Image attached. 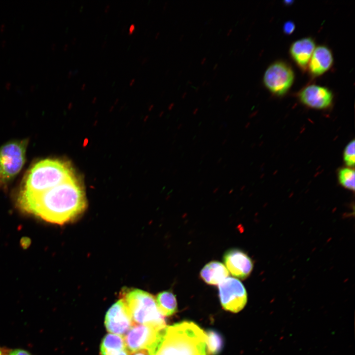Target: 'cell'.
<instances>
[{"mask_svg": "<svg viewBox=\"0 0 355 355\" xmlns=\"http://www.w3.org/2000/svg\"><path fill=\"white\" fill-rule=\"evenodd\" d=\"M18 203L24 211L58 224L74 220L87 206L84 190L75 176L40 193L20 192Z\"/></svg>", "mask_w": 355, "mask_h": 355, "instance_id": "1", "label": "cell"}, {"mask_svg": "<svg viewBox=\"0 0 355 355\" xmlns=\"http://www.w3.org/2000/svg\"><path fill=\"white\" fill-rule=\"evenodd\" d=\"M207 340L199 326L184 321L161 329L147 351L149 355H207Z\"/></svg>", "mask_w": 355, "mask_h": 355, "instance_id": "2", "label": "cell"}, {"mask_svg": "<svg viewBox=\"0 0 355 355\" xmlns=\"http://www.w3.org/2000/svg\"><path fill=\"white\" fill-rule=\"evenodd\" d=\"M74 176L73 170L69 162L55 159L42 160L30 169L20 192L40 193Z\"/></svg>", "mask_w": 355, "mask_h": 355, "instance_id": "3", "label": "cell"}, {"mask_svg": "<svg viewBox=\"0 0 355 355\" xmlns=\"http://www.w3.org/2000/svg\"><path fill=\"white\" fill-rule=\"evenodd\" d=\"M134 324H148L160 328L166 321L158 310L155 297L150 293L135 288H125L120 293Z\"/></svg>", "mask_w": 355, "mask_h": 355, "instance_id": "4", "label": "cell"}, {"mask_svg": "<svg viewBox=\"0 0 355 355\" xmlns=\"http://www.w3.org/2000/svg\"><path fill=\"white\" fill-rule=\"evenodd\" d=\"M27 140L14 141L0 148V177L4 180L14 177L22 169L26 159Z\"/></svg>", "mask_w": 355, "mask_h": 355, "instance_id": "5", "label": "cell"}, {"mask_svg": "<svg viewBox=\"0 0 355 355\" xmlns=\"http://www.w3.org/2000/svg\"><path fill=\"white\" fill-rule=\"evenodd\" d=\"M294 78L291 68L284 62L277 61L271 64L265 71L263 82L272 94L282 96L290 89Z\"/></svg>", "mask_w": 355, "mask_h": 355, "instance_id": "6", "label": "cell"}, {"mask_svg": "<svg viewBox=\"0 0 355 355\" xmlns=\"http://www.w3.org/2000/svg\"><path fill=\"white\" fill-rule=\"evenodd\" d=\"M219 297L223 308L237 313L247 304V293L242 283L235 278L227 277L218 284Z\"/></svg>", "mask_w": 355, "mask_h": 355, "instance_id": "7", "label": "cell"}, {"mask_svg": "<svg viewBox=\"0 0 355 355\" xmlns=\"http://www.w3.org/2000/svg\"><path fill=\"white\" fill-rule=\"evenodd\" d=\"M162 328L148 324L133 325L124 337L126 348L130 354L142 350L147 351Z\"/></svg>", "mask_w": 355, "mask_h": 355, "instance_id": "8", "label": "cell"}, {"mask_svg": "<svg viewBox=\"0 0 355 355\" xmlns=\"http://www.w3.org/2000/svg\"><path fill=\"white\" fill-rule=\"evenodd\" d=\"M105 324L110 333L122 336L134 325L132 319L121 300L113 304L106 312Z\"/></svg>", "mask_w": 355, "mask_h": 355, "instance_id": "9", "label": "cell"}, {"mask_svg": "<svg viewBox=\"0 0 355 355\" xmlns=\"http://www.w3.org/2000/svg\"><path fill=\"white\" fill-rule=\"evenodd\" d=\"M223 261L228 272L232 276L242 280L248 277L253 269L251 259L239 249L232 248L227 250L223 255Z\"/></svg>", "mask_w": 355, "mask_h": 355, "instance_id": "10", "label": "cell"}, {"mask_svg": "<svg viewBox=\"0 0 355 355\" xmlns=\"http://www.w3.org/2000/svg\"><path fill=\"white\" fill-rule=\"evenodd\" d=\"M300 102L304 105L315 109H322L330 106L333 94L327 88L311 84L303 88L298 94Z\"/></svg>", "mask_w": 355, "mask_h": 355, "instance_id": "11", "label": "cell"}, {"mask_svg": "<svg viewBox=\"0 0 355 355\" xmlns=\"http://www.w3.org/2000/svg\"><path fill=\"white\" fill-rule=\"evenodd\" d=\"M333 61L331 50L325 46L320 45L315 48L308 68L312 75H321L331 67Z\"/></svg>", "mask_w": 355, "mask_h": 355, "instance_id": "12", "label": "cell"}, {"mask_svg": "<svg viewBox=\"0 0 355 355\" xmlns=\"http://www.w3.org/2000/svg\"><path fill=\"white\" fill-rule=\"evenodd\" d=\"M315 43L311 37H305L294 41L290 47L291 58L302 70L307 67L315 49Z\"/></svg>", "mask_w": 355, "mask_h": 355, "instance_id": "13", "label": "cell"}, {"mask_svg": "<svg viewBox=\"0 0 355 355\" xmlns=\"http://www.w3.org/2000/svg\"><path fill=\"white\" fill-rule=\"evenodd\" d=\"M229 272L222 263L212 261L201 270L200 275L202 280L211 285H218L228 277Z\"/></svg>", "mask_w": 355, "mask_h": 355, "instance_id": "14", "label": "cell"}, {"mask_svg": "<svg viewBox=\"0 0 355 355\" xmlns=\"http://www.w3.org/2000/svg\"><path fill=\"white\" fill-rule=\"evenodd\" d=\"M101 355H130L124 337L109 333L103 339L100 346Z\"/></svg>", "mask_w": 355, "mask_h": 355, "instance_id": "15", "label": "cell"}, {"mask_svg": "<svg viewBox=\"0 0 355 355\" xmlns=\"http://www.w3.org/2000/svg\"><path fill=\"white\" fill-rule=\"evenodd\" d=\"M157 308L163 316H170L177 311V302L175 295L170 291L159 293L155 298Z\"/></svg>", "mask_w": 355, "mask_h": 355, "instance_id": "16", "label": "cell"}, {"mask_svg": "<svg viewBox=\"0 0 355 355\" xmlns=\"http://www.w3.org/2000/svg\"><path fill=\"white\" fill-rule=\"evenodd\" d=\"M207 337V349L210 355H216L223 347V340L216 332L209 331L206 333Z\"/></svg>", "mask_w": 355, "mask_h": 355, "instance_id": "17", "label": "cell"}, {"mask_svg": "<svg viewBox=\"0 0 355 355\" xmlns=\"http://www.w3.org/2000/svg\"><path fill=\"white\" fill-rule=\"evenodd\" d=\"M355 175V171L351 168L346 167L341 169L338 174L339 183L345 188L354 191Z\"/></svg>", "mask_w": 355, "mask_h": 355, "instance_id": "18", "label": "cell"}, {"mask_svg": "<svg viewBox=\"0 0 355 355\" xmlns=\"http://www.w3.org/2000/svg\"><path fill=\"white\" fill-rule=\"evenodd\" d=\"M355 140L351 141L345 147L343 152V160L350 168L353 167L355 163Z\"/></svg>", "mask_w": 355, "mask_h": 355, "instance_id": "19", "label": "cell"}, {"mask_svg": "<svg viewBox=\"0 0 355 355\" xmlns=\"http://www.w3.org/2000/svg\"><path fill=\"white\" fill-rule=\"evenodd\" d=\"M295 28L294 23L291 21L286 22L283 26L284 32L287 35L291 34L294 31Z\"/></svg>", "mask_w": 355, "mask_h": 355, "instance_id": "20", "label": "cell"}, {"mask_svg": "<svg viewBox=\"0 0 355 355\" xmlns=\"http://www.w3.org/2000/svg\"><path fill=\"white\" fill-rule=\"evenodd\" d=\"M7 355H31V354L26 350L15 349L8 351Z\"/></svg>", "mask_w": 355, "mask_h": 355, "instance_id": "21", "label": "cell"}, {"mask_svg": "<svg viewBox=\"0 0 355 355\" xmlns=\"http://www.w3.org/2000/svg\"><path fill=\"white\" fill-rule=\"evenodd\" d=\"M130 355H149V354L147 350H142L132 353Z\"/></svg>", "mask_w": 355, "mask_h": 355, "instance_id": "22", "label": "cell"}, {"mask_svg": "<svg viewBox=\"0 0 355 355\" xmlns=\"http://www.w3.org/2000/svg\"><path fill=\"white\" fill-rule=\"evenodd\" d=\"M135 29V25L134 24H132L129 29V34H131Z\"/></svg>", "mask_w": 355, "mask_h": 355, "instance_id": "23", "label": "cell"}, {"mask_svg": "<svg viewBox=\"0 0 355 355\" xmlns=\"http://www.w3.org/2000/svg\"><path fill=\"white\" fill-rule=\"evenodd\" d=\"M8 351L4 350V349L0 347V355H7Z\"/></svg>", "mask_w": 355, "mask_h": 355, "instance_id": "24", "label": "cell"}, {"mask_svg": "<svg viewBox=\"0 0 355 355\" xmlns=\"http://www.w3.org/2000/svg\"><path fill=\"white\" fill-rule=\"evenodd\" d=\"M148 59H149V57H146L144 58L142 61V64H143L145 63L148 60Z\"/></svg>", "mask_w": 355, "mask_h": 355, "instance_id": "25", "label": "cell"}, {"mask_svg": "<svg viewBox=\"0 0 355 355\" xmlns=\"http://www.w3.org/2000/svg\"><path fill=\"white\" fill-rule=\"evenodd\" d=\"M174 105H175V104L174 103L170 104L168 106V109L170 110H171L173 108V107H174Z\"/></svg>", "mask_w": 355, "mask_h": 355, "instance_id": "26", "label": "cell"}, {"mask_svg": "<svg viewBox=\"0 0 355 355\" xmlns=\"http://www.w3.org/2000/svg\"><path fill=\"white\" fill-rule=\"evenodd\" d=\"M110 7V5L109 4H107L105 8V11L107 12L108 10V9Z\"/></svg>", "mask_w": 355, "mask_h": 355, "instance_id": "27", "label": "cell"}, {"mask_svg": "<svg viewBox=\"0 0 355 355\" xmlns=\"http://www.w3.org/2000/svg\"><path fill=\"white\" fill-rule=\"evenodd\" d=\"M206 61V57L203 58V59L201 61V65H203L205 63Z\"/></svg>", "mask_w": 355, "mask_h": 355, "instance_id": "28", "label": "cell"}, {"mask_svg": "<svg viewBox=\"0 0 355 355\" xmlns=\"http://www.w3.org/2000/svg\"><path fill=\"white\" fill-rule=\"evenodd\" d=\"M198 111V108H195L193 111V114L194 115L196 114L197 113Z\"/></svg>", "mask_w": 355, "mask_h": 355, "instance_id": "29", "label": "cell"}, {"mask_svg": "<svg viewBox=\"0 0 355 355\" xmlns=\"http://www.w3.org/2000/svg\"><path fill=\"white\" fill-rule=\"evenodd\" d=\"M135 81V78H133V79L130 81V83H129V85H132L134 83Z\"/></svg>", "mask_w": 355, "mask_h": 355, "instance_id": "30", "label": "cell"}, {"mask_svg": "<svg viewBox=\"0 0 355 355\" xmlns=\"http://www.w3.org/2000/svg\"><path fill=\"white\" fill-rule=\"evenodd\" d=\"M186 95H187V92H184L181 95V98L184 99L186 97Z\"/></svg>", "mask_w": 355, "mask_h": 355, "instance_id": "31", "label": "cell"}, {"mask_svg": "<svg viewBox=\"0 0 355 355\" xmlns=\"http://www.w3.org/2000/svg\"><path fill=\"white\" fill-rule=\"evenodd\" d=\"M232 32V29L231 28L228 31L227 33V36H229Z\"/></svg>", "mask_w": 355, "mask_h": 355, "instance_id": "32", "label": "cell"}, {"mask_svg": "<svg viewBox=\"0 0 355 355\" xmlns=\"http://www.w3.org/2000/svg\"><path fill=\"white\" fill-rule=\"evenodd\" d=\"M229 98H230V95H227V96L225 97V99H224V101H225V102H227V101L229 100Z\"/></svg>", "mask_w": 355, "mask_h": 355, "instance_id": "33", "label": "cell"}, {"mask_svg": "<svg viewBox=\"0 0 355 355\" xmlns=\"http://www.w3.org/2000/svg\"><path fill=\"white\" fill-rule=\"evenodd\" d=\"M72 74V71H70L68 73V77H70Z\"/></svg>", "mask_w": 355, "mask_h": 355, "instance_id": "34", "label": "cell"}, {"mask_svg": "<svg viewBox=\"0 0 355 355\" xmlns=\"http://www.w3.org/2000/svg\"><path fill=\"white\" fill-rule=\"evenodd\" d=\"M85 87H86V84H85V83H83V84L81 85V88L82 90H84V89H85Z\"/></svg>", "mask_w": 355, "mask_h": 355, "instance_id": "35", "label": "cell"}, {"mask_svg": "<svg viewBox=\"0 0 355 355\" xmlns=\"http://www.w3.org/2000/svg\"><path fill=\"white\" fill-rule=\"evenodd\" d=\"M167 6V1H166V2H165V4H164V6H163V10H164L166 8Z\"/></svg>", "mask_w": 355, "mask_h": 355, "instance_id": "36", "label": "cell"}, {"mask_svg": "<svg viewBox=\"0 0 355 355\" xmlns=\"http://www.w3.org/2000/svg\"><path fill=\"white\" fill-rule=\"evenodd\" d=\"M159 34H160V33H159V32L156 33V35H155V39H157V37H158L159 36Z\"/></svg>", "mask_w": 355, "mask_h": 355, "instance_id": "37", "label": "cell"}, {"mask_svg": "<svg viewBox=\"0 0 355 355\" xmlns=\"http://www.w3.org/2000/svg\"><path fill=\"white\" fill-rule=\"evenodd\" d=\"M217 67H218V64H216L214 66V67H213V70H215L217 68Z\"/></svg>", "mask_w": 355, "mask_h": 355, "instance_id": "38", "label": "cell"}, {"mask_svg": "<svg viewBox=\"0 0 355 355\" xmlns=\"http://www.w3.org/2000/svg\"><path fill=\"white\" fill-rule=\"evenodd\" d=\"M207 82L206 81H204L202 84V86H204L206 84Z\"/></svg>", "mask_w": 355, "mask_h": 355, "instance_id": "39", "label": "cell"}, {"mask_svg": "<svg viewBox=\"0 0 355 355\" xmlns=\"http://www.w3.org/2000/svg\"><path fill=\"white\" fill-rule=\"evenodd\" d=\"M76 40V37L73 38L72 40V43H75Z\"/></svg>", "mask_w": 355, "mask_h": 355, "instance_id": "40", "label": "cell"}, {"mask_svg": "<svg viewBox=\"0 0 355 355\" xmlns=\"http://www.w3.org/2000/svg\"><path fill=\"white\" fill-rule=\"evenodd\" d=\"M68 44H65V45H64V49H66L68 48Z\"/></svg>", "mask_w": 355, "mask_h": 355, "instance_id": "41", "label": "cell"}, {"mask_svg": "<svg viewBox=\"0 0 355 355\" xmlns=\"http://www.w3.org/2000/svg\"><path fill=\"white\" fill-rule=\"evenodd\" d=\"M106 41H104V42H103V43L102 44V47H105V46L106 44Z\"/></svg>", "mask_w": 355, "mask_h": 355, "instance_id": "42", "label": "cell"}, {"mask_svg": "<svg viewBox=\"0 0 355 355\" xmlns=\"http://www.w3.org/2000/svg\"><path fill=\"white\" fill-rule=\"evenodd\" d=\"M183 37V35H182L179 38L180 41H181Z\"/></svg>", "mask_w": 355, "mask_h": 355, "instance_id": "43", "label": "cell"}, {"mask_svg": "<svg viewBox=\"0 0 355 355\" xmlns=\"http://www.w3.org/2000/svg\"><path fill=\"white\" fill-rule=\"evenodd\" d=\"M10 83H8L6 84V86L7 87H9L10 86Z\"/></svg>", "mask_w": 355, "mask_h": 355, "instance_id": "44", "label": "cell"}, {"mask_svg": "<svg viewBox=\"0 0 355 355\" xmlns=\"http://www.w3.org/2000/svg\"><path fill=\"white\" fill-rule=\"evenodd\" d=\"M199 88H200L199 86L197 87V88L196 89V90H195L196 92H197L199 90Z\"/></svg>", "mask_w": 355, "mask_h": 355, "instance_id": "45", "label": "cell"}, {"mask_svg": "<svg viewBox=\"0 0 355 355\" xmlns=\"http://www.w3.org/2000/svg\"><path fill=\"white\" fill-rule=\"evenodd\" d=\"M178 126H179V127H178V129H179L181 127H182V124H179Z\"/></svg>", "mask_w": 355, "mask_h": 355, "instance_id": "46", "label": "cell"}, {"mask_svg": "<svg viewBox=\"0 0 355 355\" xmlns=\"http://www.w3.org/2000/svg\"><path fill=\"white\" fill-rule=\"evenodd\" d=\"M226 140H225L223 141V142L222 144H224V143H226Z\"/></svg>", "mask_w": 355, "mask_h": 355, "instance_id": "47", "label": "cell"}, {"mask_svg": "<svg viewBox=\"0 0 355 355\" xmlns=\"http://www.w3.org/2000/svg\"><path fill=\"white\" fill-rule=\"evenodd\" d=\"M210 84V82H207V83H206V85H207V86H209Z\"/></svg>", "mask_w": 355, "mask_h": 355, "instance_id": "48", "label": "cell"}, {"mask_svg": "<svg viewBox=\"0 0 355 355\" xmlns=\"http://www.w3.org/2000/svg\"><path fill=\"white\" fill-rule=\"evenodd\" d=\"M182 72V70L180 71V72L179 73L178 75H180L181 73Z\"/></svg>", "mask_w": 355, "mask_h": 355, "instance_id": "49", "label": "cell"}, {"mask_svg": "<svg viewBox=\"0 0 355 355\" xmlns=\"http://www.w3.org/2000/svg\"><path fill=\"white\" fill-rule=\"evenodd\" d=\"M168 72H169V70H168L166 71V75L167 74V73H168Z\"/></svg>", "mask_w": 355, "mask_h": 355, "instance_id": "50", "label": "cell"}]
</instances>
